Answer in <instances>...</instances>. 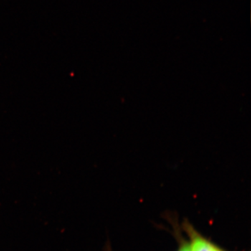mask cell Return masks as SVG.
I'll return each mask as SVG.
<instances>
[{
    "label": "cell",
    "instance_id": "cell-1",
    "mask_svg": "<svg viewBox=\"0 0 251 251\" xmlns=\"http://www.w3.org/2000/svg\"><path fill=\"white\" fill-rule=\"evenodd\" d=\"M180 227L186 234L189 251H228L203 235L187 219H184Z\"/></svg>",
    "mask_w": 251,
    "mask_h": 251
},
{
    "label": "cell",
    "instance_id": "cell-2",
    "mask_svg": "<svg viewBox=\"0 0 251 251\" xmlns=\"http://www.w3.org/2000/svg\"><path fill=\"white\" fill-rule=\"evenodd\" d=\"M166 219L169 221L173 227V234L177 242V249L176 251H189L187 239L182 234L181 227L178 224L177 217L172 212L166 213Z\"/></svg>",
    "mask_w": 251,
    "mask_h": 251
},
{
    "label": "cell",
    "instance_id": "cell-3",
    "mask_svg": "<svg viewBox=\"0 0 251 251\" xmlns=\"http://www.w3.org/2000/svg\"><path fill=\"white\" fill-rule=\"evenodd\" d=\"M105 251H112L111 249H110V247H109V246H107L106 249H105Z\"/></svg>",
    "mask_w": 251,
    "mask_h": 251
}]
</instances>
